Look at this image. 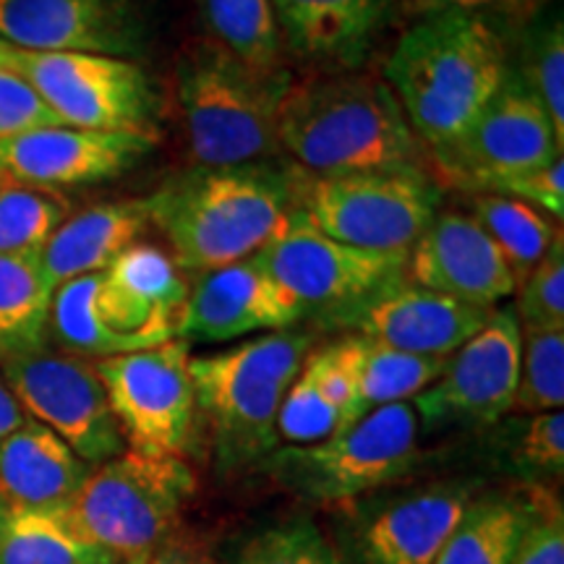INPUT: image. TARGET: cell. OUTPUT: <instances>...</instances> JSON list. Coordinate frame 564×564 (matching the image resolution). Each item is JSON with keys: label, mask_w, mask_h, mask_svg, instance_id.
Wrapping results in <instances>:
<instances>
[{"label": "cell", "mask_w": 564, "mask_h": 564, "mask_svg": "<svg viewBox=\"0 0 564 564\" xmlns=\"http://www.w3.org/2000/svg\"><path fill=\"white\" fill-rule=\"evenodd\" d=\"M308 358V356H306ZM343 432V419L337 408L324 394L312 364L303 361L299 377L293 379L291 390L282 398L278 413L280 442H291L295 447L316 444Z\"/></svg>", "instance_id": "d590c367"}, {"label": "cell", "mask_w": 564, "mask_h": 564, "mask_svg": "<svg viewBox=\"0 0 564 564\" xmlns=\"http://www.w3.org/2000/svg\"><path fill=\"white\" fill-rule=\"evenodd\" d=\"M303 173L278 160L207 167L173 175L144 196L181 270L202 274L251 259L299 204Z\"/></svg>", "instance_id": "6da1fadb"}, {"label": "cell", "mask_w": 564, "mask_h": 564, "mask_svg": "<svg viewBox=\"0 0 564 564\" xmlns=\"http://www.w3.org/2000/svg\"><path fill=\"white\" fill-rule=\"evenodd\" d=\"M303 316H327L329 324L392 282L405 280L408 251H364L316 230L293 209L280 230L253 253Z\"/></svg>", "instance_id": "9c48e42d"}, {"label": "cell", "mask_w": 564, "mask_h": 564, "mask_svg": "<svg viewBox=\"0 0 564 564\" xmlns=\"http://www.w3.org/2000/svg\"><path fill=\"white\" fill-rule=\"evenodd\" d=\"M91 474L58 434L26 419L0 442V505L61 510Z\"/></svg>", "instance_id": "603a6c76"}, {"label": "cell", "mask_w": 564, "mask_h": 564, "mask_svg": "<svg viewBox=\"0 0 564 564\" xmlns=\"http://www.w3.org/2000/svg\"><path fill=\"white\" fill-rule=\"evenodd\" d=\"M217 45L259 70L282 68V34L270 0H199Z\"/></svg>", "instance_id": "4dcf8cb0"}, {"label": "cell", "mask_w": 564, "mask_h": 564, "mask_svg": "<svg viewBox=\"0 0 564 564\" xmlns=\"http://www.w3.org/2000/svg\"><path fill=\"white\" fill-rule=\"evenodd\" d=\"M97 288H100V272L84 274L55 288L47 329L70 356L97 358V361L126 356L123 345L102 327L97 314Z\"/></svg>", "instance_id": "1f68e13d"}, {"label": "cell", "mask_w": 564, "mask_h": 564, "mask_svg": "<svg viewBox=\"0 0 564 564\" xmlns=\"http://www.w3.org/2000/svg\"><path fill=\"white\" fill-rule=\"evenodd\" d=\"M510 66V47L497 24L436 13L400 37L384 76L423 150L432 152L468 129Z\"/></svg>", "instance_id": "7a4b0ae2"}, {"label": "cell", "mask_w": 564, "mask_h": 564, "mask_svg": "<svg viewBox=\"0 0 564 564\" xmlns=\"http://www.w3.org/2000/svg\"><path fill=\"white\" fill-rule=\"evenodd\" d=\"M474 502L465 484H432L340 507L343 564H434Z\"/></svg>", "instance_id": "5bb4252c"}, {"label": "cell", "mask_w": 564, "mask_h": 564, "mask_svg": "<svg viewBox=\"0 0 564 564\" xmlns=\"http://www.w3.org/2000/svg\"><path fill=\"white\" fill-rule=\"evenodd\" d=\"M63 126L58 116L40 100L32 84L17 70L0 68V141L17 139L21 133Z\"/></svg>", "instance_id": "60d3db41"}, {"label": "cell", "mask_w": 564, "mask_h": 564, "mask_svg": "<svg viewBox=\"0 0 564 564\" xmlns=\"http://www.w3.org/2000/svg\"><path fill=\"white\" fill-rule=\"evenodd\" d=\"M13 70L63 126L158 139L160 97L139 63L91 53L19 51Z\"/></svg>", "instance_id": "8fae6325"}, {"label": "cell", "mask_w": 564, "mask_h": 564, "mask_svg": "<svg viewBox=\"0 0 564 564\" xmlns=\"http://www.w3.org/2000/svg\"><path fill=\"white\" fill-rule=\"evenodd\" d=\"M312 335L278 329L236 348L192 356L188 371L196 411L209 434L217 468H249L280 447L282 398L312 352Z\"/></svg>", "instance_id": "277c9868"}, {"label": "cell", "mask_w": 564, "mask_h": 564, "mask_svg": "<svg viewBox=\"0 0 564 564\" xmlns=\"http://www.w3.org/2000/svg\"><path fill=\"white\" fill-rule=\"evenodd\" d=\"M188 361L192 345L171 340L95 364L129 449L183 460L192 453L199 411Z\"/></svg>", "instance_id": "7c38bea8"}, {"label": "cell", "mask_w": 564, "mask_h": 564, "mask_svg": "<svg viewBox=\"0 0 564 564\" xmlns=\"http://www.w3.org/2000/svg\"><path fill=\"white\" fill-rule=\"evenodd\" d=\"M230 564H343L333 541L324 539L322 528L312 518L282 520V523L264 528Z\"/></svg>", "instance_id": "e575fe53"}, {"label": "cell", "mask_w": 564, "mask_h": 564, "mask_svg": "<svg viewBox=\"0 0 564 564\" xmlns=\"http://www.w3.org/2000/svg\"><path fill=\"white\" fill-rule=\"evenodd\" d=\"M419 460V415L411 403H394L373 408L324 442L278 447L262 465L306 502L340 510L403 481Z\"/></svg>", "instance_id": "52a82bcc"}, {"label": "cell", "mask_w": 564, "mask_h": 564, "mask_svg": "<svg viewBox=\"0 0 564 564\" xmlns=\"http://www.w3.org/2000/svg\"><path fill=\"white\" fill-rule=\"evenodd\" d=\"M0 40L26 53L137 55L144 42L131 0H0Z\"/></svg>", "instance_id": "ac0fdd59"}, {"label": "cell", "mask_w": 564, "mask_h": 564, "mask_svg": "<svg viewBox=\"0 0 564 564\" xmlns=\"http://www.w3.org/2000/svg\"><path fill=\"white\" fill-rule=\"evenodd\" d=\"M434 178L468 194H489L502 181L562 158L546 110L512 66L502 87L460 137L426 152Z\"/></svg>", "instance_id": "30bf717a"}, {"label": "cell", "mask_w": 564, "mask_h": 564, "mask_svg": "<svg viewBox=\"0 0 564 564\" xmlns=\"http://www.w3.org/2000/svg\"><path fill=\"white\" fill-rule=\"evenodd\" d=\"M147 564H183L181 560H178V556H150V562H147Z\"/></svg>", "instance_id": "f6af8a7d"}, {"label": "cell", "mask_w": 564, "mask_h": 564, "mask_svg": "<svg viewBox=\"0 0 564 564\" xmlns=\"http://www.w3.org/2000/svg\"><path fill=\"white\" fill-rule=\"evenodd\" d=\"M0 373L21 411L58 434L91 468L126 453L121 426L87 358L37 345L3 358Z\"/></svg>", "instance_id": "4fadbf2b"}, {"label": "cell", "mask_w": 564, "mask_h": 564, "mask_svg": "<svg viewBox=\"0 0 564 564\" xmlns=\"http://www.w3.org/2000/svg\"><path fill=\"white\" fill-rule=\"evenodd\" d=\"M564 405V333L523 329L520 379L512 411L549 413Z\"/></svg>", "instance_id": "836d02e7"}, {"label": "cell", "mask_w": 564, "mask_h": 564, "mask_svg": "<svg viewBox=\"0 0 564 564\" xmlns=\"http://www.w3.org/2000/svg\"><path fill=\"white\" fill-rule=\"evenodd\" d=\"M554 0H405V13L415 19L436 13H465L497 24L499 30H520L528 21L546 11Z\"/></svg>", "instance_id": "ab89813d"}, {"label": "cell", "mask_w": 564, "mask_h": 564, "mask_svg": "<svg viewBox=\"0 0 564 564\" xmlns=\"http://www.w3.org/2000/svg\"><path fill=\"white\" fill-rule=\"evenodd\" d=\"M525 518V497L474 499L434 564H510Z\"/></svg>", "instance_id": "484cf974"}, {"label": "cell", "mask_w": 564, "mask_h": 564, "mask_svg": "<svg viewBox=\"0 0 564 564\" xmlns=\"http://www.w3.org/2000/svg\"><path fill=\"white\" fill-rule=\"evenodd\" d=\"M518 63L512 70L546 110L554 137L564 147V26L560 11H541L520 26Z\"/></svg>", "instance_id": "f546056e"}, {"label": "cell", "mask_w": 564, "mask_h": 564, "mask_svg": "<svg viewBox=\"0 0 564 564\" xmlns=\"http://www.w3.org/2000/svg\"><path fill=\"white\" fill-rule=\"evenodd\" d=\"M152 147L144 133L51 126L0 141V175L42 192L91 186L129 173Z\"/></svg>", "instance_id": "e0dca14e"}, {"label": "cell", "mask_w": 564, "mask_h": 564, "mask_svg": "<svg viewBox=\"0 0 564 564\" xmlns=\"http://www.w3.org/2000/svg\"><path fill=\"white\" fill-rule=\"evenodd\" d=\"M68 217L70 207L58 192L0 183V253L40 257Z\"/></svg>", "instance_id": "d6a6232c"}, {"label": "cell", "mask_w": 564, "mask_h": 564, "mask_svg": "<svg viewBox=\"0 0 564 564\" xmlns=\"http://www.w3.org/2000/svg\"><path fill=\"white\" fill-rule=\"evenodd\" d=\"M280 34L314 63L352 68L369 53L392 0H270Z\"/></svg>", "instance_id": "7402d4cb"}, {"label": "cell", "mask_w": 564, "mask_h": 564, "mask_svg": "<svg viewBox=\"0 0 564 564\" xmlns=\"http://www.w3.org/2000/svg\"><path fill=\"white\" fill-rule=\"evenodd\" d=\"M489 194L510 196V199L525 202L531 204V207L544 212V215L562 220L564 217V162L562 158H556L549 162V165L539 167V171L502 181Z\"/></svg>", "instance_id": "b9f144b4"}, {"label": "cell", "mask_w": 564, "mask_h": 564, "mask_svg": "<svg viewBox=\"0 0 564 564\" xmlns=\"http://www.w3.org/2000/svg\"><path fill=\"white\" fill-rule=\"evenodd\" d=\"M301 319L299 303L253 259H241L196 274L175 340L228 343L251 333L291 329Z\"/></svg>", "instance_id": "44dd1931"}, {"label": "cell", "mask_w": 564, "mask_h": 564, "mask_svg": "<svg viewBox=\"0 0 564 564\" xmlns=\"http://www.w3.org/2000/svg\"><path fill=\"white\" fill-rule=\"evenodd\" d=\"M525 502L528 518L510 564H564L562 502L541 484L528 489Z\"/></svg>", "instance_id": "f35d334b"}, {"label": "cell", "mask_w": 564, "mask_h": 564, "mask_svg": "<svg viewBox=\"0 0 564 564\" xmlns=\"http://www.w3.org/2000/svg\"><path fill=\"white\" fill-rule=\"evenodd\" d=\"M523 329L514 308H494L489 322L449 356L447 369L413 398L426 429L491 426L512 411L520 379Z\"/></svg>", "instance_id": "9a60e30c"}, {"label": "cell", "mask_w": 564, "mask_h": 564, "mask_svg": "<svg viewBox=\"0 0 564 564\" xmlns=\"http://www.w3.org/2000/svg\"><path fill=\"white\" fill-rule=\"evenodd\" d=\"M194 470L183 457L126 449L91 468L61 510V523L84 544L116 560L152 556L194 494Z\"/></svg>", "instance_id": "8992f818"}, {"label": "cell", "mask_w": 564, "mask_h": 564, "mask_svg": "<svg viewBox=\"0 0 564 564\" xmlns=\"http://www.w3.org/2000/svg\"><path fill=\"white\" fill-rule=\"evenodd\" d=\"M102 549L76 539L55 512L0 505V564H112Z\"/></svg>", "instance_id": "83f0119b"}, {"label": "cell", "mask_w": 564, "mask_h": 564, "mask_svg": "<svg viewBox=\"0 0 564 564\" xmlns=\"http://www.w3.org/2000/svg\"><path fill=\"white\" fill-rule=\"evenodd\" d=\"M280 147L314 175L426 171L429 158L390 84L324 76L291 87L280 110Z\"/></svg>", "instance_id": "3957f363"}, {"label": "cell", "mask_w": 564, "mask_h": 564, "mask_svg": "<svg viewBox=\"0 0 564 564\" xmlns=\"http://www.w3.org/2000/svg\"><path fill=\"white\" fill-rule=\"evenodd\" d=\"M405 274L413 285L484 308L518 293V280L505 253L463 212H436L408 251Z\"/></svg>", "instance_id": "d6986e66"}, {"label": "cell", "mask_w": 564, "mask_h": 564, "mask_svg": "<svg viewBox=\"0 0 564 564\" xmlns=\"http://www.w3.org/2000/svg\"><path fill=\"white\" fill-rule=\"evenodd\" d=\"M188 291L173 257L152 243H137L100 272L97 314L126 352L150 350L178 337Z\"/></svg>", "instance_id": "2e32d148"}, {"label": "cell", "mask_w": 564, "mask_h": 564, "mask_svg": "<svg viewBox=\"0 0 564 564\" xmlns=\"http://www.w3.org/2000/svg\"><path fill=\"white\" fill-rule=\"evenodd\" d=\"M26 419H30V415L21 411L19 400L13 398L9 384H6L3 373H0V442H3L11 432H17Z\"/></svg>", "instance_id": "7bdbcfd3"}, {"label": "cell", "mask_w": 564, "mask_h": 564, "mask_svg": "<svg viewBox=\"0 0 564 564\" xmlns=\"http://www.w3.org/2000/svg\"><path fill=\"white\" fill-rule=\"evenodd\" d=\"M491 312L494 308L474 306L453 295L398 280L333 324L352 327L366 340L390 348L449 358L489 322Z\"/></svg>", "instance_id": "ffe728a7"}, {"label": "cell", "mask_w": 564, "mask_h": 564, "mask_svg": "<svg viewBox=\"0 0 564 564\" xmlns=\"http://www.w3.org/2000/svg\"><path fill=\"white\" fill-rule=\"evenodd\" d=\"M520 329L564 333V238L562 232L549 246L535 270L518 285Z\"/></svg>", "instance_id": "8d00e7d4"}, {"label": "cell", "mask_w": 564, "mask_h": 564, "mask_svg": "<svg viewBox=\"0 0 564 564\" xmlns=\"http://www.w3.org/2000/svg\"><path fill=\"white\" fill-rule=\"evenodd\" d=\"M440 186L426 171L306 175L301 215L335 241L364 251H411L440 209Z\"/></svg>", "instance_id": "ba28073f"}, {"label": "cell", "mask_w": 564, "mask_h": 564, "mask_svg": "<svg viewBox=\"0 0 564 564\" xmlns=\"http://www.w3.org/2000/svg\"><path fill=\"white\" fill-rule=\"evenodd\" d=\"M51 301L40 257L0 253V361L45 345Z\"/></svg>", "instance_id": "4316f807"}, {"label": "cell", "mask_w": 564, "mask_h": 564, "mask_svg": "<svg viewBox=\"0 0 564 564\" xmlns=\"http://www.w3.org/2000/svg\"><path fill=\"white\" fill-rule=\"evenodd\" d=\"M474 220L489 232L491 241L505 253L518 285L544 259L549 246L560 236L554 217L544 215L531 204L499 194H474Z\"/></svg>", "instance_id": "f1b7e54d"}, {"label": "cell", "mask_w": 564, "mask_h": 564, "mask_svg": "<svg viewBox=\"0 0 564 564\" xmlns=\"http://www.w3.org/2000/svg\"><path fill=\"white\" fill-rule=\"evenodd\" d=\"M19 58V51L13 45H9L6 40H0V68H11L13 70V63Z\"/></svg>", "instance_id": "ee69618b"}, {"label": "cell", "mask_w": 564, "mask_h": 564, "mask_svg": "<svg viewBox=\"0 0 564 564\" xmlns=\"http://www.w3.org/2000/svg\"><path fill=\"white\" fill-rule=\"evenodd\" d=\"M175 76L196 165H246L280 152V110L293 87L285 68H251L215 40H196Z\"/></svg>", "instance_id": "5b68a950"}, {"label": "cell", "mask_w": 564, "mask_h": 564, "mask_svg": "<svg viewBox=\"0 0 564 564\" xmlns=\"http://www.w3.org/2000/svg\"><path fill=\"white\" fill-rule=\"evenodd\" d=\"M510 442V463L528 481L562 478L564 474V413L528 415L518 423Z\"/></svg>", "instance_id": "74e56055"}, {"label": "cell", "mask_w": 564, "mask_h": 564, "mask_svg": "<svg viewBox=\"0 0 564 564\" xmlns=\"http://www.w3.org/2000/svg\"><path fill=\"white\" fill-rule=\"evenodd\" d=\"M147 228H150L147 199L97 204L79 215H70L40 253L47 285L55 293L63 282L105 272L123 251L137 246Z\"/></svg>", "instance_id": "cb8c5ba5"}, {"label": "cell", "mask_w": 564, "mask_h": 564, "mask_svg": "<svg viewBox=\"0 0 564 564\" xmlns=\"http://www.w3.org/2000/svg\"><path fill=\"white\" fill-rule=\"evenodd\" d=\"M150 556H137V560H121V562H112V564H147Z\"/></svg>", "instance_id": "bcb514c9"}, {"label": "cell", "mask_w": 564, "mask_h": 564, "mask_svg": "<svg viewBox=\"0 0 564 564\" xmlns=\"http://www.w3.org/2000/svg\"><path fill=\"white\" fill-rule=\"evenodd\" d=\"M350 350L364 415L373 408L413 400L442 377L449 361L442 356H419L390 348L361 335H350Z\"/></svg>", "instance_id": "d4e9b609"}]
</instances>
